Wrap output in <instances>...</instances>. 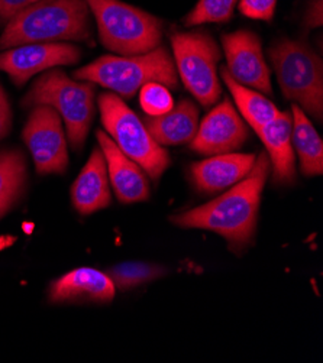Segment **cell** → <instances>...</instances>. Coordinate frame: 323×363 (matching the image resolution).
Segmentation results:
<instances>
[{
	"instance_id": "18",
	"label": "cell",
	"mask_w": 323,
	"mask_h": 363,
	"mask_svg": "<svg viewBox=\"0 0 323 363\" xmlns=\"http://www.w3.org/2000/svg\"><path fill=\"white\" fill-rule=\"evenodd\" d=\"M143 125L161 147L190 143L199 128V108L185 99L164 115L146 118Z\"/></svg>"
},
{
	"instance_id": "22",
	"label": "cell",
	"mask_w": 323,
	"mask_h": 363,
	"mask_svg": "<svg viewBox=\"0 0 323 363\" xmlns=\"http://www.w3.org/2000/svg\"><path fill=\"white\" fill-rule=\"evenodd\" d=\"M119 291L136 288L147 282H153L167 274V269L160 265L146 262H124L112 267L106 272Z\"/></svg>"
},
{
	"instance_id": "1",
	"label": "cell",
	"mask_w": 323,
	"mask_h": 363,
	"mask_svg": "<svg viewBox=\"0 0 323 363\" xmlns=\"http://www.w3.org/2000/svg\"><path fill=\"white\" fill-rule=\"evenodd\" d=\"M271 165L267 152H261L239 183L225 194L200 207L171 217L175 226L203 229L222 236L231 250L239 252L253 240L257 229L261 194Z\"/></svg>"
},
{
	"instance_id": "27",
	"label": "cell",
	"mask_w": 323,
	"mask_h": 363,
	"mask_svg": "<svg viewBox=\"0 0 323 363\" xmlns=\"http://www.w3.org/2000/svg\"><path fill=\"white\" fill-rule=\"evenodd\" d=\"M12 125V108L8 96L0 86V140H2L11 130Z\"/></svg>"
},
{
	"instance_id": "3",
	"label": "cell",
	"mask_w": 323,
	"mask_h": 363,
	"mask_svg": "<svg viewBox=\"0 0 323 363\" xmlns=\"http://www.w3.org/2000/svg\"><path fill=\"white\" fill-rule=\"evenodd\" d=\"M75 79L99 84L125 99L148 83L177 89L180 82L174 60L164 47L136 55H103L75 71Z\"/></svg>"
},
{
	"instance_id": "25",
	"label": "cell",
	"mask_w": 323,
	"mask_h": 363,
	"mask_svg": "<svg viewBox=\"0 0 323 363\" xmlns=\"http://www.w3.org/2000/svg\"><path fill=\"white\" fill-rule=\"evenodd\" d=\"M277 0H239V11L243 16L260 21H271Z\"/></svg>"
},
{
	"instance_id": "10",
	"label": "cell",
	"mask_w": 323,
	"mask_h": 363,
	"mask_svg": "<svg viewBox=\"0 0 323 363\" xmlns=\"http://www.w3.org/2000/svg\"><path fill=\"white\" fill-rule=\"evenodd\" d=\"M80 57V48L70 43L26 44L5 50L0 54V68L21 87L40 72L60 65L76 64Z\"/></svg>"
},
{
	"instance_id": "6",
	"label": "cell",
	"mask_w": 323,
	"mask_h": 363,
	"mask_svg": "<svg viewBox=\"0 0 323 363\" xmlns=\"http://www.w3.org/2000/svg\"><path fill=\"white\" fill-rule=\"evenodd\" d=\"M270 58L285 99L293 100L317 122L323 118V65L303 41L281 40L270 48Z\"/></svg>"
},
{
	"instance_id": "16",
	"label": "cell",
	"mask_w": 323,
	"mask_h": 363,
	"mask_svg": "<svg viewBox=\"0 0 323 363\" xmlns=\"http://www.w3.org/2000/svg\"><path fill=\"white\" fill-rule=\"evenodd\" d=\"M292 113L278 112L271 122L257 132L265 145L274 184L289 186L296 179V157L292 142Z\"/></svg>"
},
{
	"instance_id": "5",
	"label": "cell",
	"mask_w": 323,
	"mask_h": 363,
	"mask_svg": "<svg viewBox=\"0 0 323 363\" xmlns=\"http://www.w3.org/2000/svg\"><path fill=\"white\" fill-rule=\"evenodd\" d=\"M94 15L102 44L116 55L146 54L160 47L158 18L121 0H84Z\"/></svg>"
},
{
	"instance_id": "8",
	"label": "cell",
	"mask_w": 323,
	"mask_h": 363,
	"mask_svg": "<svg viewBox=\"0 0 323 363\" xmlns=\"http://www.w3.org/2000/svg\"><path fill=\"white\" fill-rule=\"evenodd\" d=\"M171 47L178 80L200 104L213 106L221 97L217 43L206 32H180L171 36Z\"/></svg>"
},
{
	"instance_id": "19",
	"label": "cell",
	"mask_w": 323,
	"mask_h": 363,
	"mask_svg": "<svg viewBox=\"0 0 323 363\" xmlns=\"http://www.w3.org/2000/svg\"><path fill=\"white\" fill-rule=\"evenodd\" d=\"M292 142L300 161V169L307 177L323 172V142L317 130L297 104L292 106Z\"/></svg>"
},
{
	"instance_id": "14",
	"label": "cell",
	"mask_w": 323,
	"mask_h": 363,
	"mask_svg": "<svg viewBox=\"0 0 323 363\" xmlns=\"http://www.w3.org/2000/svg\"><path fill=\"white\" fill-rule=\"evenodd\" d=\"M115 291L116 288L106 272L94 268H77L51 282L48 300L53 304H107L114 300Z\"/></svg>"
},
{
	"instance_id": "21",
	"label": "cell",
	"mask_w": 323,
	"mask_h": 363,
	"mask_svg": "<svg viewBox=\"0 0 323 363\" xmlns=\"http://www.w3.org/2000/svg\"><path fill=\"white\" fill-rule=\"evenodd\" d=\"M26 184V160L19 150L0 152V206L11 208Z\"/></svg>"
},
{
	"instance_id": "9",
	"label": "cell",
	"mask_w": 323,
	"mask_h": 363,
	"mask_svg": "<svg viewBox=\"0 0 323 363\" xmlns=\"http://www.w3.org/2000/svg\"><path fill=\"white\" fill-rule=\"evenodd\" d=\"M22 138L40 175L64 174L68 150L62 119L50 106H35L23 128Z\"/></svg>"
},
{
	"instance_id": "2",
	"label": "cell",
	"mask_w": 323,
	"mask_h": 363,
	"mask_svg": "<svg viewBox=\"0 0 323 363\" xmlns=\"http://www.w3.org/2000/svg\"><path fill=\"white\" fill-rule=\"evenodd\" d=\"M89 13L84 0H40L6 22L0 33V50L89 40Z\"/></svg>"
},
{
	"instance_id": "11",
	"label": "cell",
	"mask_w": 323,
	"mask_h": 363,
	"mask_svg": "<svg viewBox=\"0 0 323 363\" xmlns=\"http://www.w3.org/2000/svg\"><path fill=\"white\" fill-rule=\"evenodd\" d=\"M226 57V71L242 86L263 94H273L270 68L263 55L258 35L251 30H236L222 36Z\"/></svg>"
},
{
	"instance_id": "7",
	"label": "cell",
	"mask_w": 323,
	"mask_h": 363,
	"mask_svg": "<svg viewBox=\"0 0 323 363\" xmlns=\"http://www.w3.org/2000/svg\"><path fill=\"white\" fill-rule=\"evenodd\" d=\"M99 111L104 132L112 138L118 148L147 175L158 179L168 168L170 157L165 148L153 139L143 122L115 93L100 94Z\"/></svg>"
},
{
	"instance_id": "30",
	"label": "cell",
	"mask_w": 323,
	"mask_h": 363,
	"mask_svg": "<svg viewBox=\"0 0 323 363\" xmlns=\"http://www.w3.org/2000/svg\"><path fill=\"white\" fill-rule=\"evenodd\" d=\"M8 210H9V208H6V207H4V206H0V217H2Z\"/></svg>"
},
{
	"instance_id": "28",
	"label": "cell",
	"mask_w": 323,
	"mask_h": 363,
	"mask_svg": "<svg viewBox=\"0 0 323 363\" xmlns=\"http://www.w3.org/2000/svg\"><path fill=\"white\" fill-rule=\"evenodd\" d=\"M323 0H312V4L306 12L305 23L309 28H317L323 23Z\"/></svg>"
},
{
	"instance_id": "23",
	"label": "cell",
	"mask_w": 323,
	"mask_h": 363,
	"mask_svg": "<svg viewBox=\"0 0 323 363\" xmlns=\"http://www.w3.org/2000/svg\"><path fill=\"white\" fill-rule=\"evenodd\" d=\"M239 0H199L197 5L185 18V23L196 26L202 23L226 22Z\"/></svg>"
},
{
	"instance_id": "12",
	"label": "cell",
	"mask_w": 323,
	"mask_h": 363,
	"mask_svg": "<svg viewBox=\"0 0 323 363\" xmlns=\"http://www.w3.org/2000/svg\"><path fill=\"white\" fill-rule=\"evenodd\" d=\"M245 122L229 100L214 106L199 123L190 150L202 155L229 154L239 150L248 139Z\"/></svg>"
},
{
	"instance_id": "26",
	"label": "cell",
	"mask_w": 323,
	"mask_h": 363,
	"mask_svg": "<svg viewBox=\"0 0 323 363\" xmlns=\"http://www.w3.org/2000/svg\"><path fill=\"white\" fill-rule=\"evenodd\" d=\"M40 2V0H0V22H9L23 9Z\"/></svg>"
},
{
	"instance_id": "24",
	"label": "cell",
	"mask_w": 323,
	"mask_h": 363,
	"mask_svg": "<svg viewBox=\"0 0 323 363\" xmlns=\"http://www.w3.org/2000/svg\"><path fill=\"white\" fill-rule=\"evenodd\" d=\"M139 103L148 116H160L174 107V99L164 84L148 83L139 90Z\"/></svg>"
},
{
	"instance_id": "29",
	"label": "cell",
	"mask_w": 323,
	"mask_h": 363,
	"mask_svg": "<svg viewBox=\"0 0 323 363\" xmlns=\"http://www.w3.org/2000/svg\"><path fill=\"white\" fill-rule=\"evenodd\" d=\"M12 242H15V239L12 238H0V249L9 246Z\"/></svg>"
},
{
	"instance_id": "13",
	"label": "cell",
	"mask_w": 323,
	"mask_h": 363,
	"mask_svg": "<svg viewBox=\"0 0 323 363\" xmlns=\"http://www.w3.org/2000/svg\"><path fill=\"white\" fill-rule=\"evenodd\" d=\"M96 136L106 160L111 187L119 201L126 204L146 201L150 197V184L146 171L128 158L104 130H97Z\"/></svg>"
},
{
	"instance_id": "20",
	"label": "cell",
	"mask_w": 323,
	"mask_h": 363,
	"mask_svg": "<svg viewBox=\"0 0 323 363\" xmlns=\"http://www.w3.org/2000/svg\"><path fill=\"white\" fill-rule=\"evenodd\" d=\"M221 74L236 103L239 113L256 132H258L263 126H265L278 115L280 111L275 107V104L268 100L263 93L235 82L225 67L222 68Z\"/></svg>"
},
{
	"instance_id": "15",
	"label": "cell",
	"mask_w": 323,
	"mask_h": 363,
	"mask_svg": "<svg viewBox=\"0 0 323 363\" xmlns=\"http://www.w3.org/2000/svg\"><path fill=\"white\" fill-rule=\"evenodd\" d=\"M256 154H219L196 162L190 168L195 187L206 194L224 191L236 183L254 167Z\"/></svg>"
},
{
	"instance_id": "17",
	"label": "cell",
	"mask_w": 323,
	"mask_h": 363,
	"mask_svg": "<svg viewBox=\"0 0 323 363\" xmlns=\"http://www.w3.org/2000/svg\"><path fill=\"white\" fill-rule=\"evenodd\" d=\"M111 183L106 160L100 148L93 150L86 165L71 187V203L77 213L87 216L111 204Z\"/></svg>"
},
{
	"instance_id": "4",
	"label": "cell",
	"mask_w": 323,
	"mask_h": 363,
	"mask_svg": "<svg viewBox=\"0 0 323 363\" xmlns=\"http://www.w3.org/2000/svg\"><path fill=\"white\" fill-rule=\"evenodd\" d=\"M25 107L50 106L65 125L75 151L83 148L94 116V84L75 82L64 71L53 68L35 82L22 100Z\"/></svg>"
}]
</instances>
